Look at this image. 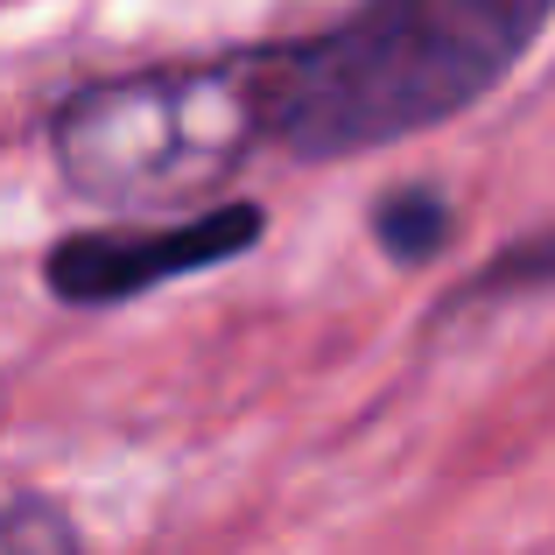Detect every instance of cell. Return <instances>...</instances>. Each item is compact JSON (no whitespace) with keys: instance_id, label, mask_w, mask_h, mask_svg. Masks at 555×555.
<instances>
[{"instance_id":"cell-3","label":"cell","mask_w":555,"mask_h":555,"mask_svg":"<svg viewBox=\"0 0 555 555\" xmlns=\"http://www.w3.org/2000/svg\"><path fill=\"white\" fill-rule=\"evenodd\" d=\"M260 240L254 204H225V211H197L183 225H141V232H78L50 254V288L64 302H120L141 288L169 282V274H197L218 260L246 254Z\"/></svg>"},{"instance_id":"cell-5","label":"cell","mask_w":555,"mask_h":555,"mask_svg":"<svg viewBox=\"0 0 555 555\" xmlns=\"http://www.w3.org/2000/svg\"><path fill=\"white\" fill-rule=\"evenodd\" d=\"M0 555H78V534L56 506L42 500H14L0 506Z\"/></svg>"},{"instance_id":"cell-1","label":"cell","mask_w":555,"mask_h":555,"mask_svg":"<svg viewBox=\"0 0 555 555\" xmlns=\"http://www.w3.org/2000/svg\"><path fill=\"white\" fill-rule=\"evenodd\" d=\"M555 0H359L338 28L260 50L268 141L302 163L366 155L486 99Z\"/></svg>"},{"instance_id":"cell-4","label":"cell","mask_w":555,"mask_h":555,"mask_svg":"<svg viewBox=\"0 0 555 555\" xmlns=\"http://www.w3.org/2000/svg\"><path fill=\"white\" fill-rule=\"evenodd\" d=\"M379 246H387L393 260H408V268H415V260H429L436 246L450 240V211H443V197H436V190H393L387 204H379Z\"/></svg>"},{"instance_id":"cell-2","label":"cell","mask_w":555,"mask_h":555,"mask_svg":"<svg viewBox=\"0 0 555 555\" xmlns=\"http://www.w3.org/2000/svg\"><path fill=\"white\" fill-rule=\"evenodd\" d=\"M70 190L120 211H169L211 197L254 141H268L260 50L211 64H163L78 92L50 127Z\"/></svg>"}]
</instances>
